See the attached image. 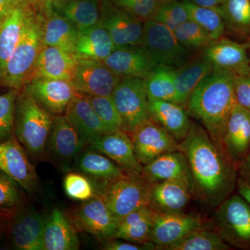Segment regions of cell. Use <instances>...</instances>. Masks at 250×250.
I'll return each mask as SVG.
<instances>
[{
  "instance_id": "cell-55",
  "label": "cell",
  "mask_w": 250,
  "mask_h": 250,
  "mask_svg": "<svg viewBox=\"0 0 250 250\" xmlns=\"http://www.w3.org/2000/svg\"><path fill=\"white\" fill-rule=\"evenodd\" d=\"M158 3L172 2V1H181V0H156Z\"/></svg>"
},
{
  "instance_id": "cell-31",
  "label": "cell",
  "mask_w": 250,
  "mask_h": 250,
  "mask_svg": "<svg viewBox=\"0 0 250 250\" xmlns=\"http://www.w3.org/2000/svg\"><path fill=\"white\" fill-rule=\"evenodd\" d=\"M213 66L202 56L201 58L188 61L174 69V86L177 104L184 106L195 88L213 70Z\"/></svg>"
},
{
  "instance_id": "cell-27",
  "label": "cell",
  "mask_w": 250,
  "mask_h": 250,
  "mask_svg": "<svg viewBox=\"0 0 250 250\" xmlns=\"http://www.w3.org/2000/svg\"><path fill=\"white\" fill-rule=\"evenodd\" d=\"M64 116L76 129L85 146L100 136L110 133L88 100L80 94L72 99Z\"/></svg>"
},
{
  "instance_id": "cell-42",
  "label": "cell",
  "mask_w": 250,
  "mask_h": 250,
  "mask_svg": "<svg viewBox=\"0 0 250 250\" xmlns=\"http://www.w3.org/2000/svg\"><path fill=\"white\" fill-rule=\"evenodd\" d=\"M83 97L110 132L123 130V122L111 96Z\"/></svg>"
},
{
  "instance_id": "cell-35",
  "label": "cell",
  "mask_w": 250,
  "mask_h": 250,
  "mask_svg": "<svg viewBox=\"0 0 250 250\" xmlns=\"http://www.w3.org/2000/svg\"><path fill=\"white\" fill-rule=\"evenodd\" d=\"M226 30L237 37H250V0H224L218 9Z\"/></svg>"
},
{
  "instance_id": "cell-4",
  "label": "cell",
  "mask_w": 250,
  "mask_h": 250,
  "mask_svg": "<svg viewBox=\"0 0 250 250\" xmlns=\"http://www.w3.org/2000/svg\"><path fill=\"white\" fill-rule=\"evenodd\" d=\"M42 44L40 14L35 11L28 19L19 42L0 79V86L21 90L29 83Z\"/></svg>"
},
{
  "instance_id": "cell-40",
  "label": "cell",
  "mask_w": 250,
  "mask_h": 250,
  "mask_svg": "<svg viewBox=\"0 0 250 250\" xmlns=\"http://www.w3.org/2000/svg\"><path fill=\"white\" fill-rule=\"evenodd\" d=\"M173 31L177 41L190 51H203L214 41L198 24L190 20L181 24Z\"/></svg>"
},
{
  "instance_id": "cell-43",
  "label": "cell",
  "mask_w": 250,
  "mask_h": 250,
  "mask_svg": "<svg viewBox=\"0 0 250 250\" xmlns=\"http://www.w3.org/2000/svg\"><path fill=\"white\" fill-rule=\"evenodd\" d=\"M63 188L67 197L78 201H86L98 194L93 182L80 172H68L64 177Z\"/></svg>"
},
{
  "instance_id": "cell-48",
  "label": "cell",
  "mask_w": 250,
  "mask_h": 250,
  "mask_svg": "<svg viewBox=\"0 0 250 250\" xmlns=\"http://www.w3.org/2000/svg\"><path fill=\"white\" fill-rule=\"evenodd\" d=\"M238 175L240 178L250 184V149L238 166Z\"/></svg>"
},
{
  "instance_id": "cell-20",
  "label": "cell",
  "mask_w": 250,
  "mask_h": 250,
  "mask_svg": "<svg viewBox=\"0 0 250 250\" xmlns=\"http://www.w3.org/2000/svg\"><path fill=\"white\" fill-rule=\"evenodd\" d=\"M202 56L213 67L225 69L234 75L250 73V59L245 44L222 37L204 49Z\"/></svg>"
},
{
  "instance_id": "cell-51",
  "label": "cell",
  "mask_w": 250,
  "mask_h": 250,
  "mask_svg": "<svg viewBox=\"0 0 250 250\" xmlns=\"http://www.w3.org/2000/svg\"><path fill=\"white\" fill-rule=\"evenodd\" d=\"M21 0H0V19L11 11Z\"/></svg>"
},
{
  "instance_id": "cell-50",
  "label": "cell",
  "mask_w": 250,
  "mask_h": 250,
  "mask_svg": "<svg viewBox=\"0 0 250 250\" xmlns=\"http://www.w3.org/2000/svg\"><path fill=\"white\" fill-rule=\"evenodd\" d=\"M187 1L204 7L218 9L223 4L224 0H187Z\"/></svg>"
},
{
  "instance_id": "cell-9",
  "label": "cell",
  "mask_w": 250,
  "mask_h": 250,
  "mask_svg": "<svg viewBox=\"0 0 250 250\" xmlns=\"http://www.w3.org/2000/svg\"><path fill=\"white\" fill-rule=\"evenodd\" d=\"M70 218L77 229L102 241L113 238L120 221L108 208L101 194L84 201Z\"/></svg>"
},
{
  "instance_id": "cell-30",
  "label": "cell",
  "mask_w": 250,
  "mask_h": 250,
  "mask_svg": "<svg viewBox=\"0 0 250 250\" xmlns=\"http://www.w3.org/2000/svg\"><path fill=\"white\" fill-rule=\"evenodd\" d=\"M190 186L180 181L152 184L149 206L158 213L184 211L191 197Z\"/></svg>"
},
{
  "instance_id": "cell-17",
  "label": "cell",
  "mask_w": 250,
  "mask_h": 250,
  "mask_svg": "<svg viewBox=\"0 0 250 250\" xmlns=\"http://www.w3.org/2000/svg\"><path fill=\"white\" fill-rule=\"evenodd\" d=\"M25 87L38 103L53 116L64 115L69 104L79 94L70 80L32 79Z\"/></svg>"
},
{
  "instance_id": "cell-28",
  "label": "cell",
  "mask_w": 250,
  "mask_h": 250,
  "mask_svg": "<svg viewBox=\"0 0 250 250\" xmlns=\"http://www.w3.org/2000/svg\"><path fill=\"white\" fill-rule=\"evenodd\" d=\"M141 176L150 184L180 181L188 184L191 189V177L187 158L179 150L166 153L143 166Z\"/></svg>"
},
{
  "instance_id": "cell-26",
  "label": "cell",
  "mask_w": 250,
  "mask_h": 250,
  "mask_svg": "<svg viewBox=\"0 0 250 250\" xmlns=\"http://www.w3.org/2000/svg\"><path fill=\"white\" fill-rule=\"evenodd\" d=\"M43 250H77L80 241L77 229L70 217L59 208L46 215L43 235Z\"/></svg>"
},
{
  "instance_id": "cell-38",
  "label": "cell",
  "mask_w": 250,
  "mask_h": 250,
  "mask_svg": "<svg viewBox=\"0 0 250 250\" xmlns=\"http://www.w3.org/2000/svg\"><path fill=\"white\" fill-rule=\"evenodd\" d=\"M189 20L196 23L213 41L223 37L226 27L218 9L204 7L184 0Z\"/></svg>"
},
{
  "instance_id": "cell-23",
  "label": "cell",
  "mask_w": 250,
  "mask_h": 250,
  "mask_svg": "<svg viewBox=\"0 0 250 250\" xmlns=\"http://www.w3.org/2000/svg\"><path fill=\"white\" fill-rule=\"evenodd\" d=\"M223 146L238 166L250 149V111L235 104L227 123Z\"/></svg>"
},
{
  "instance_id": "cell-49",
  "label": "cell",
  "mask_w": 250,
  "mask_h": 250,
  "mask_svg": "<svg viewBox=\"0 0 250 250\" xmlns=\"http://www.w3.org/2000/svg\"><path fill=\"white\" fill-rule=\"evenodd\" d=\"M236 187L237 188H238V194L250 206V184L248 183V182L240 178V177H238Z\"/></svg>"
},
{
  "instance_id": "cell-21",
  "label": "cell",
  "mask_w": 250,
  "mask_h": 250,
  "mask_svg": "<svg viewBox=\"0 0 250 250\" xmlns=\"http://www.w3.org/2000/svg\"><path fill=\"white\" fill-rule=\"evenodd\" d=\"M39 14L43 45L53 46L65 52L75 54L79 36L77 27L54 9L53 5Z\"/></svg>"
},
{
  "instance_id": "cell-46",
  "label": "cell",
  "mask_w": 250,
  "mask_h": 250,
  "mask_svg": "<svg viewBox=\"0 0 250 250\" xmlns=\"http://www.w3.org/2000/svg\"><path fill=\"white\" fill-rule=\"evenodd\" d=\"M233 88L236 103L250 111V73L233 75Z\"/></svg>"
},
{
  "instance_id": "cell-44",
  "label": "cell",
  "mask_w": 250,
  "mask_h": 250,
  "mask_svg": "<svg viewBox=\"0 0 250 250\" xmlns=\"http://www.w3.org/2000/svg\"><path fill=\"white\" fill-rule=\"evenodd\" d=\"M20 90L9 89L0 95V143L14 134L15 110Z\"/></svg>"
},
{
  "instance_id": "cell-33",
  "label": "cell",
  "mask_w": 250,
  "mask_h": 250,
  "mask_svg": "<svg viewBox=\"0 0 250 250\" xmlns=\"http://www.w3.org/2000/svg\"><path fill=\"white\" fill-rule=\"evenodd\" d=\"M115 49L111 36L100 23L90 29L79 31L75 54L80 58L103 62Z\"/></svg>"
},
{
  "instance_id": "cell-12",
  "label": "cell",
  "mask_w": 250,
  "mask_h": 250,
  "mask_svg": "<svg viewBox=\"0 0 250 250\" xmlns=\"http://www.w3.org/2000/svg\"><path fill=\"white\" fill-rule=\"evenodd\" d=\"M144 22L117 7L111 0H101L100 23L108 31L116 47L142 45Z\"/></svg>"
},
{
  "instance_id": "cell-2",
  "label": "cell",
  "mask_w": 250,
  "mask_h": 250,
  "mask_svg": "<svg viewBox=\"0 0 250 250\" xmlns=\"http://www.w3.org/2000/svg\"><path fill=\"white\" fill-rule=\"evenodd\" d=\"M233 74L213 67L188 100L190 116L200 122L211 139L223 145L227 123L235 104Z\"/></svg>"
},
{
  "instance_id": "cell-37",
  "label": "cell",
  "mask_w": 250,
  "mask_h": 250,
  "mask_svg": "<svg viewBox=\"0 0 250 250\" xmlns=\"http://www.w3.org/2000/svg\"><path fill=\"white\" fill-rule=\"evenodd\" d=\"M24 190L18 182L0 170V218L9 222L24 207Z\"/></svg>"
},
{
  "instance_id": "cell-36",
  "label": "cell",
  "mask_w": 250,
  "mask_h": 250,
  "mask_svg": "<svg viewBox=\"0 0 250 250\" xmlns=\"http://www.w3.org/2000/svg\"><path fill=\"white\" fill-rule=\"evenodd\" d=\"M173 67L156 65L144 79L148 99L177 103Z\"/></svg>"
},
{
  "instance_id": "cell-19",
  "label": "cell",
  "mask_w": 250,
  "mask_h": 250,
  "mask_svg": "<svg viewBox=\"0 0 250 250\" xmlns=\"http://www.w3.org/2000/svg\"><path fill=\"white\" fill-rule=\"evenodd\" d=\"M116 75L144 80L156 66V62L142 45L116 47L103 61Z\"/></svg>"
},
{
  "instance_id": "cell-15",
  "label": "cell",
  "mask_w": 250,
  "mask_h": 250,
  "mask_svg": "<svg viewBox=\"0 0 250 250\" xmlns=\"http://www.w3.org/2000/svg\"><path fill=\"white\" fill-rule=\"evenodd\" d=\"M46 215L23 207L8 222L9 244L17 250H43L42 235Z\"/></svg>"
},
{
  "instance_id": "cell-41",
  "label": "cell",
  "mask_w": 250,
  "mask_h": 250,
  "mask_svg": "<svg viewBox=\"0 0 250 250\" xmlns=\"http://www.w3.org/2000/svg\"><path fill=\"white\" fill-rule=\"evenodd\" d=\"M150 20L156 21L172 31L175 30L182 23L189 21L188 14L184 0L172 2L158 3Z\"/></svg>"
},
{
  "instance_id": "cell-1",
  "label": "cell",
  "mask_w": 250,
  "mask_h": 250,
  "mask_svg": "<svg viewBox=\"0 0 250 250\" xmlns=\"http://www.w3.org/2000/svg\"><path fill=\"white\" fill-rule=\"evenodd\" d=\"M179 149L188 164L192 194L202 203L216 208L231 195L236 187L238 166L202 125L192 122L187 137L179 143Z\"/></svg>"
},
{
  "instance_id": "cell-8",
  "label": "cell",
  "mask_w": 250,
  "mask_h": 250,
  "mask_svg": "<svg viewBox=\"0 0 250 250\" xmlns=\"http://www.w3.org/2000/svg\"><path fill=\"white\" fill-rule=\"evenodd\" d=\"M142 46L156 65L177 68L190 57V50L177 41L173 31L152 20L144 22Z\"/></svg>"
},
{
  "instance_id": "cell-53",
  "label": "cell",
  "mask_w": 250,
  "mask_h": 250,
  "mask_svg": "<svg viewBox=\"0 0 250 250\" xmlns=\"http://www.w3.org/2000/svg\"><path fill=\"white\" fill-rule=\"evenodd\" d=\"M8 222L0 218V243L3 241L7 233Z\"/></svg>"
},
{
  "instance_id": "cell-39",
  "label": "cell",
  "mask_w": 250,
  "mask_h": 250,
  "mask_svg": "<svg viewBox=\"0 0 250 250\" xmlns=\"http://www.w3.org/2000/svg\"><path fill=\"white\" fill-rule=\"evenodd\" d=\"M167 250H228L230 247L216 231L195 230Z\"/></svg>"
},
{
  "instance_id": "cell-7",
  "label": "cell",
  "mask_w": 250,
  "mask_h": 250,
  "mask_svg": "<svg viewBox=\"0 0 250 250\" xmlns=\"http://www.w3.org/2000/svg\"><path fill=\"white\" fill-rule=\"evenodd\" d=\"M151 185L141 175L127 174L108 184L101 195L120 220L134 210L149 206Z\"/></svg>"
},
{
  "instance_id": "cell-24",
  "label": "cell",
  "mask_w": 250,
  "mask_h": 250,
  "mask_svg": "<svg viewBox=\"0 0 250 250\" xmlns=\"http://www.w3.org/2000/svg\"><path fill=\"white\" fill-rule=\"evenodd\" d=\"M77 170L95 183L98 194H102L108 184L127 174L114 161L95 149L82 151L75 162Z\"/></svg>"
},
{
  "instance_id": "cell-14",
  "label": "cell",
  "mask_w": 250,
  "mask_h": 250,
  "mask_svg": "<svg viewBox=\"0 0 250 250\" xmlns=\"http://www.w3.org/2000/svg\"><path fill=\"white\" fill-rule=\"evenodd\" d=\"M0 170L18 182L26 192L33 193L37 189L39 177L35 167L14 134L0 143Z\"/></svg>"
},
{
  "instance_id": "cell-13",
  "label": "cell",
  "mask_w": 250,
  "mask_h": 250,
  "mask_svg": "<svg viewBox=\"0 0 250 250\" xmlns=\"http://www.w3.org/2000/svg\"><path fill=\"white\" fill-rule=\"evenodd\" d=\"M129 136L136 158L143 166L166 153L179 150L178 141L151 118Z\"/></svg>"
},
{
  "instance_id": "cell-10",
  "label": "cell",
  "mask_w": 250,
  "mask_h": 250,
  "mask_svg": "<svg viewBox=\"0 0 250 250\" xmlns=\"http://www.w3.org/2000/svg\"><path fill=\"white\" fill-rule=\"evenodd\" d=\"M121 79L101 61L78 57L71 82L83 96H111Z\"/></svg>"
},
{
  "instance_id": "cell-54",
  "label": "cell",
  "mask_w": 250,
  "mask_h": 250,
  "mask_svg": "<svg viewBox=\"0 0 250 250\" xmlns=\"http://www.w3.org/2000/svg\"><path fill=\"white\" fill-rule=\"evenodd\" d=\"M70 1L71 0H51V3L53 5L54 9H57Z\"/></svg>"
},
{
  "instance_id": "cell-22",
  "label": "cell",
  "mask_w": 250,
  "mask_h": 250,
  "mask_svg": "<svg viewBox=\"0 0 250 250\" xmlns=\"http://www.w3.org/2000/svg\"><path fill=\"white\" fill-rule=\"evenodd\" d=\"M35 11L27 0H21L0 19V79L6 62L19 42L28 19Z\"/></svg>"
},
{
  "instance_id": "cell-3",
  "label": "cell",
  "mask_w": 250,
  "mask_h": 250,
  "mask_svg": "<svg viewBox=\"0 0 250 250\" xmlns=\"http://www.w3.org/2000/svg\"><path fill=\"white\" fill-rule=\"evenodd\" d=\"M54 117L38 103L25 86L20 90L15 110L14 135L36 159L45 155Z\"/></svg>"
},
{
  "instance_id": "cell-16",
  "label": "cell",
  "mask_w": 250,
  "mask_h": 250,
  "mask_svg": "<svg viewBox=\"0 0 250 250\" xmlns=\"http://www.w3.org/2000/svg\"><path fill=\"white\" fill-rule=\"evenodd\" d=\"M199 215L186 213H158L154 219L150 242L157 250H166L183 239L189 233L202 228Z\"/></svg>"
},
{
  "instance_id": "cell-32",
  "label": "cell",
  "mask_w": 250,
  "mask_h": 250,
  "mask_svg": "<svg viewBox=\"0 0 250 250\" xmlns=\"http://www.w3.org/2000/svg\"><path fill=\"white\" fill-rule=\"evenodd\" d=\"M156 213L146 206L125 215L120 220L113 238L136 243H149Z\"/></svg>"
},
{
  "instance_id": "cell-34",
  "label": "cell",
  "mask_w": 250,
  "mask_h": 250,
  "mask_svg": "<svg viewBox=\"0 0 250 250\" xmlns=\"http://www.w3.org/2000/svg\"><path fill=\"white\" fill-rule=\"evenodd\" d=\"M56 10L79 31L85 30L100 24L101 0H71Z\"/></svg>"
},
{
  "instance_id": "cell-11",
  "label": "cell",
  "mask_w": 250,
  "mask_h": 250,
  "mask_svg": "<svg viewBox=\"0 0 250 250\" xmlns=\"http://www.w3.org/2000/svg\"><path fill=\"white\" fill-rule=\"evenodd\" d=\"M85 146L66 117L64 115L54 117L46 146V156L62 170H69Z\"/></svg>"
},
{
  "instance_id": "cell-25",
  "label": "cell",
  "mask_w": 250,
  "mask_h": 250,
  "mask_svg": "<svg viewBox=\"0 0 250 250\" xmlns=\"http://www.w3.org/2000/svg\"><path fill=\"white\" fill-rule=\"evenodd\" d=\"M77 62L75 54L53 46L42 45L30 81L36 78L71 81Z\"/></svg>"
},
{
  "instance_id": "cell-6",
  "label": "cell",
  "mask_w": 250,
  "mask_h": 250,
  "mask_svg": "<svg viewBox=\"0 0 250 250\" xmlns=\"http://www.w3.org/2000/svg\"><path fill=\"white\" fill-rule=\"evenodd\" d=\"M111 97L123 122V130L128 134L150 119L143 79L123 77Z\"/></svg>"
},
{
  "instance_id": "cell-18",
  "label": "cell",
  "mask_w": 250,
  "mask_h": 250,
  "mask_svg": "<svg viewBox=\"0 0 250 250\" xmlns=\"http://www.w3.org/2000/svg\"><path fill=\"white\" fill-rule=\"evenodd\" d=\"M89 147L107 156L126 173L141 175L143 166L136 158L129 134L123 130L100 136Z\"/></svg>"
},
{
  "instance_id": "cell-29",
  "label": "cell",
  "mask_w": 250,
  "mask_h": 250,
  "mask_svg": "<svg viewBox=\"0 0 250 250\" xmlns=\"http://www.w3.org/2000/svg\"><path fill=\"white\" fill-rule=\"evenodd\" d=\"M148 109L151 119L179 143L187 137L192 122L183 106L172 102L148 99Z\"/></svg>"
},
{
  "instance_id": "cell-56",
  "label": "cell",
  "mask_w": 250,
  "mask_h": 250,
  "mask_svg": "<svg viewBox=\"0 0 250 250\" xmlns=\"http://www.w3.org/2000/svg\"><path fill=\"white\" fill-rule=\"evenodd\" d=\"M247 47H248V54H249L250 59V37L248 39V44H247Z\"/></svg>"
},
{
  "instance_id": "cell-45",
  "label": "cell",
  "mask_w": 250,
  "mask_h": 250,
  "mask_svg": "<svg viewBox=\"0 0 250 250\" xmlns=\"http://www.w3.org/2000/svg\"><path fill=\"white\" fill-rule=\"evenodd\" d=\"M117 7L124 10L143 21L150 20L158 1L156 0H111Z\"/></svg>"
},
{
  "instance_id": "cell-52",
  "label": "cell",
  "mask_w": 250,
  "mask_h": 250,
  "mask_svg": "<svg viewBox=\"0 0 250 250\" xmlns=\"http://www.w3.org/2000/svg\"><path fill=\"white\" fill-rule=\"evenodd\" d=\"M37 12H42L52 4L51 0H27Z\"/></svg>"
},
{
  "instance_id": "cell-47",
  "label": "cell",
  "mask_w": 250,
  "mask_h": 250,
  "mask_svg": "<svg viewBox=\"0 0 250 250\" xmlns=\"http://www.w3.org/2000/svg\"><path fill=\"white\" fill-rule=\"evenodd\" d=\"M103 249L106 250H157L152 242L136 243L120 238H109L103 241Z\"/></svg>"
},
{
  "instance_id": "cell-5",
  "label": "cell",
  "mask_w": 250,
  "mask_h": 250,
  "mask_svg": "<svg viewBox=\"0 0 250 250\" xmlns=\"http://www.w3.org/2000/svg\"><path fill=\"white\" fill-rule=\"evenodd\" d=\"M216 232L230 246L250 248V206L239 195H230L216 207Z\"/></svg>"
}]
</instances>
